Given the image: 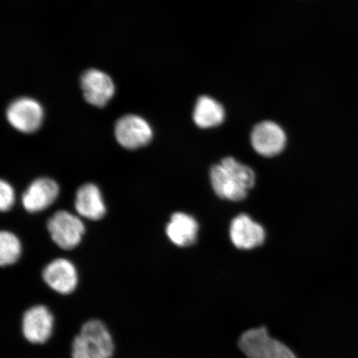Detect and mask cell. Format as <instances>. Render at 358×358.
<instances>
[{
  "label": "cell",
  "mask_w": 358,
  "mask_h": 358,
  "mask_svg": "<svg viewBox=\"0 0 358 358\" xmlns=\"http://www.w3.org/2000/svg\"><path fill=\"white\" fill-rule=\"evenodd\" d=\"M115 345L106 325L98 320L85 323L73 343V358H111Z\"/></svg>",
  "instance_id": "1"
},
{
  "label": "cell",
  "mask_w": 358,
  "mask_h": 358,
  "mask_svg": "<svg viewBox=\"0 0 358 358\" xmlns=\"http://www.w3.org/2000/svg\"><path fill=\"white\" fill-rule=\"evenodd\" d=\"M48 229L52 241L64 250H71L78 246L85 234L83 221L66 211L57 212L53 215L48 222Z\"/></svg>",
  "instance_id": "2"
},
{
  "label": "cell",
  "mask_w": 358,
  "mask_h": 358,
  "mask_svg": "<svg viewBox=\"0 0 358 358\" xmlns=\"http://www.w3.org/2000/svg\"><path fill=\"white\" fill-rule=\"evenodd\" d=\"M55 317L46 306H37L24 313L22 320V331L31 343H46L53 333Z\"/></svg>",
  "instance_id": "3"
},
{
  "label": "cell",
  "mask_w": 358,
  "mask_h": 358,
  "mask_svg": "<svg viewBox=\"0 0 358 358\" xmlns=\"http://www.w3.org/2000/svg\"><path fill=\"white\" fill-rule=\"evenodd\" d=\"M115 137L119 144L129 150H136L149 144L153 131L146 120L140 116L129 115L118 120Z\"/></svg>",
  "instance_id": "4"
},
{
  "label": "cell",
  "mask_w": 358,
  "mask_h": 358,
  "mask_svg": "<svg viewBox=\"0 0 358 358\" xmlns=\"http://www.w3.org/2000/svg\"><path fill=\"white\" fill-rule=\"evenodd\" d=\"M7 118L13 127L22 133H33L39 129L43 110L39 103L29 98H21L8 107Z\"/></svg>",
  "instance_id": "5"
},
{
  "label": "cell",
  "mask_w": 358,
  "mask_h": 358,
  "mask_svg": "<svg viewBox=\"0 0 358 358\" xmlns=\"http://www.w3.org/2000/svg\"><path fill=\"white\" fill-rule=\"evenodd\" d=\"M43 277L52 289L62 294L73 293L78 283V271L73 264L58 258L45 267Z\"/></svg>",
  "instance_id": "6"
},
{
  "label": "cell",
  "mask_w": 358,
  "mask_h": 358,
  "mask_svg": "<svg viewBox=\"0 0 358 358\" xmlns=\"http://www.w3.org/2000/svg\"><path fill=\"white\" fill-rule=\"evenodd\" d=\"M59 195V186L48 178L36 179L22 195V203L26 211L35 213L43 211L55 203Z\"/></svg>",
  "instance_id": "7"
},
{
  "label": "cell",
  "mask_w": 358,
  "mask_h": 358,
  "mask_svg": "<svg viewBox=\"0 0 358 358\" xmlns=\"http://www.w3.org/2000/svg\"><path fill=\"white\" fill-rule=\"evenodd\" d=\"M276 338L266 326L245 330L238 339V347L246 358H274Z\"/></svg>",
  "instance_id": "8"
},
{
  "label": "cell",
  "mask_w": 358,
  "mask_h": 358,
  "mask_svg": "<svg viewBox=\"0 0 358 358\" xmlns=\"http://www.w3.org/2000/svg\"><path fill=\"white\" fill-rule=\"evenodd\" d=\"M254 150L264 157H274L284 150L285 134L278 124L271 122L259 123L252 133Z\"/></svg>",
  "instance_id": "9"
},
{
  "label": "cell",
  "mask_w": 358,
  "mask_h": 358,
  "mask_svg": "<svg viewBox=\"0 0 358 358\" xmlns=\"http://www.w3.org/2000/svg\"><path fill=\"white\" fill-rule=\"evenodd\" d=\"M82 88L85 100L97 107L105 106L115 93L114 83L109 76L95 69L83 74Z\"/></svg>",
  "instance_id": "10"
},
{
  "label": "cell",
  "mask_w": 358,
  "mask_h": 358,
  "mask_svg": "<svg viewBox=\"0 0 358 358\" xmlns=\"http://www.w3.org/2000/svg\"><path fill=\"white\" fill-rule=\"evenodd\" d=\"M230 237L236 248L250 250L264 243L266 231L248 215L241 214L231 222Z\"/></svg>",
  "instance_id": "11"
},
{
  "label": "cell",
  "mask_w": 358,
  "mask_h": 358,
  "mask_svg": "<svg viewBox=\"0 0 358 358\" xmlns=\"http://www.w3.org/2000/svg\"><path fill=\"white\" fill-rule=\"evenodd\" d=\"M75 208L80 216L89 220H100L106 213L101 190L93 183H87L78 190Z\"/></svg>",
  "instance_id": "12"
},
{
  "label": "cell",
  "mask_w": 358,
  "mask_h": 358,
  "mask_svg": "<svg viewBox=\"0 0 358 358\" xmlns=\"http://www.w3.org/2000/svg\"><path fill=\"white\" fill-rule=\"evenodd\" d=\"M166 234L174 245L185 248L194 244L198 239L199 224L190 215L176 213L170 218Z\"/></svg>",
  "instance_id": "13"
},
{
  "label": "cell",
  "mask_w": 358,
  "mask_h": 358,
  "mask_svg": "<svg viewBox=\"0 0 358 358\" xmlns=\"http://www.w3.org/2000/svg\"><path fill=\"white\" fill-rule=\"evenodd\" d=\"M210 178L214 192L223 199L239 201L248 196V190L236 182L222 164L212 168Z\"/></svg>",
  "instance_id": "14"
},
{
  "label": "cell",
  "mask_w": 358,
  "mask_h": 358,
  "mask_svg": "<svg viewBox=\"0 0 358 358\" xmlns=\"http://www.w3.org/2000/svg\"><path fill=\"white\" fill-rule=\"evenodd\" d=\"M225 111L218 102L208 96L200 97L196 103L194 119L200 128H212L223 122Z\"/></svg>",
  "instance_id": "15"
},
{
  "label": "cell",
  "mask_w": 358,
  "mask_h": 358,
  "mask_svg": "<svg viewBox=\"0 0 358 358\" xmlns=\"http://www.w3.org/2000/svg\"><path fill=\"white\" fill-rule=\"evenodd\" d=\"M221 164L234 178V180L238 182L245 190L248 191L254 187L255 183H256V174L252 169L241 164L231 157L224 159Z\"/></svg>",
  "instance_id": "16"
},
{
  "label": "cell",
  "mask_w": 358,
  "mask_h": 358,
  "mask_svg": "<svg viewBox=\"0 0 358 358\" xmlns=\"http://www.w3.org/2000/svg\"><path fill=\"white\" fill-rule=\"evenodd\" d=\"M22 246L17 237L10 231L0 234V264L2 266H10L19 261Z\"/></svg>",
  "instance_id": "17"
},
{
  "label": "cell",
  "mask_w": 358,
  "mask_h": 358,
  "mask_svg": "<svg viewBox=\"0 0 358 358\" xmlns=\"http://www.w3.org/2000/svg\"><path fill=\"white\" fill-rule=\"evenodd\" d=\"M15 201V192L13 187L6 181L0 182V208L2 212L8 211Z\"/></svg>",
  "instance_id": "18"
},
{
  "label": "cell",
  "mask_w": 358,
  "mask_h": 358,
  "mask_svg": "<svg viewBox=\"0 0 358 358\" xmlns=\"http://www.w3.org/2000/svg\"><path fill=\"white\" fill-rule=\"evenodd\" d=\"M274 358H299L287 344L276 339Z\"/></svg>",
  "instance_id": "19"
}]
</instances>
